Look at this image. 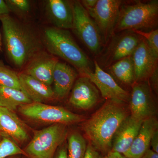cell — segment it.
Listing matches in <instances>:
<instances>
[{"instance_id":"1","label":"cell","mask_w":158,"mask_h":158,"mask_svg":"<svg viewBox=\"0 0 158 158\" xmlns=\"http://www.w3.org/2000/svg\"><path fill=\"white\" fill-rule=\"evenodd\" d=\"M122 104L107 100L83 124V129L89 143L104 155L111 151L115 133L129 116Z\"/></svg>"},{"instance_id":"2","label":"cell","mask_w":158,"mask_h":158,"mask_svg":"<svg viewBox=\"0 0 158 158\" xmlns=\"http://www.w3.org/2000/svg\"><path fill=\"white\" fill-rule=\"evenodd\" d=\"M0 21L9 59L15 67L24 68L42 52L39 39L29 28L9 14L1 15Z\"/></svg>"},{"instance_id":"3","label":"cell","mask_w":158,"mask_h":158,"mask_svg":"<svg viewBox=\"0 0 158 158\" xmlns=\"http://www.w3.org/2000/svg\"><path fill=\"white\" fill-rule=\"evenodd\" d=\"M44 41L50 54L64 59L81 74L92 71L90 59L68 30L55 27L47 28L44 31Z\"/></svg>"},{"instance_id":"4","label":"cell","mask_w":158,"mask_h":158,"mask_svg":"<svg viewBox=\"0 0 158 158\" xmlns=\"http://www.w3.org/2000/svg\"><path fill=\"white\" fill-rule=\"evenodd\" d=\"M158 1L138 2L121 7L114 31H141L158 24Z\"/></svg>"},{"instance_id":"5","label":"cell","mask_w":158,"mask_h":158,"mask_svg":"<svg viewBox=\"0 0 158 158\" xmlns=\"http://www.w3.org/2000/svg\"><path fill=\"white\" fill-rule=\"evenodd\" d=\"M68 136L67 125H51L34 131V136L23 150L27 158H53Z\"/></svg>"},{"instance_id":"6","label":"cell","mask_w":158,"mask_h":158,"mask_svg":"<svg viewBox=\"0 0 158 158\" xmlns=\"http://www.w3.org/2000/svg\"><path fill=\"white\" fill-rule=\"evenodd\" d=\"M18 110L24 117L40 124L68 125L78 123L84 119L83 116L62 107L44 103L32 102L21 106Z\"/></svg>"},{"instance_id":"7","label":"cell","mask_w":158,"mask_h":158,"mask_svg":"<svg viewBox=\"0 0 158 158\" xmlns=\"http://www.w3.org/2000/svg\"><path fill=\"white\" fill-rule=\"evenodd\" d=\"M72 6L73 21L72 30L92 54L97 55L101 50L103 40L97 26L81 2H73Z\"/></svg>"},{"instance_id":"8","label":"cell","mask_w":158,"mask_h":158,"mask_svg":"<svg viewBox=\"0 0 158 158\" xmlns=\"http://www.w3.org/2000/svg\"><path fill=\"white\" fill-rule=\"evenodd\" d=\"M121 1L98 0L93 10L88 12L96 24L103 40L106 41L114 32L121 7Z\"/></svg>"},{"instance_id":"9","label":"cell","mask_w":158,"mask_h":158,"mask_svg":"<svg viewBox=\"0 0 158 158\" xmlns=\"http://www.w3.org/2000/svg\"><path fill=\"white\" fill-rule=\"evenodd\" d=\"M94 72L88 71L82 76L88 77L99 90L102 97L107 100L123 103L128 100L127 91L115 81L110 74L104 71L94 61Z\"/></svg>"},{"instance_id":"10","label":"cell","mask_w":158,"mask_h":158,"mask_svg":"<svg viewBox=\"0 0 158 158\" xmlns=\"http://www.w3.org/2000/svg\"><path fill=\"white\" fill-rule=\"evenodd\" d=\"M132 87L130 100L131 116L144 121L154 117L156 110L151 90L146 82H136Z\"/></svg>"},{"instance_id":"11","label":"cell","mask_w":158,"mask_h":158,"mask_svg":"<svg viewBox=\"0 0 158 158\" xmlns=\"http://www.w3.org/2000/svg\"><path fill=\"white\" fill-rule=\"evenodd\" d=\"M0 137L6 138L19 145L29 140L27 125L14 111L0 107Z\"/></svg>"},{"instance_id":"12","label":"cell","mask_w":158,"mask_h":158,"mask_svg":"<svg viewBox=\"0 0 158 158\" xmlns=\"http://www.w3.org/2000/svg\"><path fill=\"white\" fill-rule=\"evenodd\" d=\"M99 99L98 89L88 77L82 76L77 79L72 89L69 102L79 110H89Z\"/></svg>"},{"instance_id":"13","label":"cell","mask_w":158,"mask_h":158,"mask_svg":"<svg viewBox=\"0 0 158 158\" xmlns=\"http://www.w3.org/2000/svg\"><path fill=\"white\" fill-rule=\"evenodd\" d=\"M135 82L145 81L158 68V57L142 38L132 56Z\"/></svg>"},{"instance_id":"14","label":"cell","mask_w":158,"mask_h":158,"mask_svg":"<svg viewBox=\"0 0 158 158\" xmlns=\"http://www.w3.org/2000/svg\"><path fill=\"white\" fill-rule=\"evenodd\" d=\"M59 61L57 57L41 52L27 64L23 72L51 86L54 69Z\"/></svg>"},{"instance_id":"15","label":"cell","mask_w":158,"mask_h":158,"mask_svg":"<svg viewBox=\"0 0 158 158\" xmlns=\"http://www.w3.org/2000/svg\"><path fill=\"white\" fill-rule=\"evenodd\" d=\"M143 122L131 115L128 116L119 126L114 135L111 151L124 155L132 144Z\"/></svg>"},{"instance_id":"16","label":"cell","mask_w":158,"mask_h":158,"mask_svg":"<svg viewBox=\"0 0 158 158\" xmlns=\"http://www.w3.org/2000/svg\"><path fill=\"white\" fill-rule=\"evenodd\" d=\"M47 15L55 27L72 29L73 13L72 3L65 0H48L46 2Z\"/></svg>"},{"instance_id":"17","label":"cell","mask_w":158,"mask_h":158,"mask_svg":"<svg viewBox=\"0 0 158 158\" xmlns=\"http://www.w3.org/2000/svg\"><path fill=\"white\" fill-rule=\"evenodd\" d=\"M158 129V121L154 116L144 120L132 144L123 156L127 158H142L149 149L152 138Z\"/></svg>"},{"instance_id":"18","label":"cell","mask_w":158,"mask_h":158,"mask_svg":"<svg viewBox=\"0 0 158 158\" xmlns=\"http://www.w3.org/2000/svg\"><path fill=\"white\" fill-rule=\"evenodd\" d=\"M75 69L65 62L59 61L52 77L53 90L55 97L63 98L68 95L77 77Z\"/></svg>"},{"instance_id":"19","label":"cell","mask_w":158,"mask_h":158,"mask_svg":"<svg viewBox=\"0 0 158 158\" xmlns=\"http://www.w3.org/2000/svg\"><path fill=\"white\" fill-rule=\"evenodd\" d=\"M21 90L31 101L44 103L55 97L52 88L28 75L21 72L18 73Z\"/></svg>"},{"instance_id":"20","label":"cell","mask_w":158,"mask_h":158,"mask_svg":"<svg viewBox=\"0 0 158 158\" xmlns=\"http://www.w3.org/2000/svg\"><path fill=\"white\" fill-rule=\"evenodd\" d=\"M140 36L130 31L118 37L110 48V57L111 62L132 56L141 39Z\"/></svg>"},{"instance_id":"21","label":"cell","mask_w":158,"mask_h":158,"mask_svg":"<svg viewBox=\"0 0 158 158\" xmlns=\"http://www.w3.org/2000/svg\"><path fill=\"white\" fill-rule=\"evenodd\" d=\"M32 102L22 90L0 86V107L15 111Z\"/></svg>"},{"instance_id":"22","label":"cell","mask_w":158,"mask_h":158,"mask_svg":"<svg viewBox=\"0 0 158 158\" xmlns=\"http://www.w3.org/2000/svg\"><path fill=\"white\" fill-rule=\"evenodd\" d=\"M110 71L120 81L126 85L135 82V70L132 56L123 58L111 66Z\"/></svg>"},{"instance_id":"23","label":"cell","mask_w":158,"mask_h":158,"mask_svg":"<svg viewBox=\"0 0 158 158\" xmlns=\"http://www.w3.org/2000/svg\"><path fill=\"white\" fill-rule=\"evenodd\" d=\"M67 157L84 158L87 151L86 140L81 134L73 132L67 136Z\"/></svg>"},{"instance_id":"24","label":"cell","mask_w":158,"mask_h":158,"mask_svg":"<svg viewBox=\"0 0 158 158\" xmlns=\"http://www.w3.org/2000/svg\"><path fill=\"white\" fill-rule=\"evenodd\" d=\"M0 86L21 90L18 73L1 62H0Z\"/></svg>"},{"instance_id":"25","label":"cell","mask_w":158,"mask_h":158,"mask_svg":"<svg viewBox=\"0 0 158 158\" xmlns=\"http://www.w3.org/2000/svg\"><path fill=\"white\" fill-rule=\"evenodd\" d=\"M19 155L27 157L23 150L18 144L8 138H2L0 141V158Z\"/></svg>"},{"instance_id":"26","label":"cell","mask_w":158,"mask_h":158,"mask_svg":"<svg viewBox=\"0 0 158 158\" xmlns=\"http://www.w3.org/2000/svg\"><path fill=\"white\" fill-rule=\"evenodd\" d=\"M5 2L10 12L18 15H26L31 10V2L28 0H6Z\"/></svg>"},{"instance_id":"27","label":"cell","mask_w":158,"mask_h":158,"mask_svg":"<svg viewBox=\"0 0 158 158\" xmlns=\"http://www.w3.org/2000/svg\"><path fill=\"white\" fill-rule=\"evenodd\" d=\"M133 32L144 38L153 52L158 57V29L152 30L149 32L143 31H134Z\"/></svg>"},{"instance_id":"28","label":"cell","mask_w":158,"mask_h":158,"mask_svg":"<svg viewBox=\"0 0 158 158\" xmlns=\"http://www.w3.org/2000/svg\"><path fill=\"white\" fill-rule=\"evenodd\" d=\"M53 158H68L67 144L64 142L57 149Z\"/></svg>"},{"instance_id":"29","label":"cell","mask_w":158,"mask_h":158,"mask_svg":"<svg viewBox=\"0 0 158 158\" xmlns=\"http://www.w3.org/2000/svg\"><path fill=\"white\" fill-rule=\"evenodd\" d=\"M99 156L98 152L97 151L90 143L88 144L84 158H99Z\"/></svg>"},{"instance_id":"30","label":"cell","mask_w":158,"mask_h":158,"mask_svg":"<svg viewBox=\"0 0 158 158\" xmlns=\"http://www.w3.org/2000/svg\"><path fill=\"white\" fill-rule=\"evenodd\" d=\"M97 2L98 0H83L81 3L87 12H89L94 9Z\"/></svg>"},{"instance_id":"31","label":"cell","mask_w":158,"mask_h":158,"mask_svg":"<svg viewBox=\"0 0 158 158\" xmlns=\"http://www.w3.org/2000/svg\"><path fill=\"white\" fill-rule=\"evenodd\" d=\"M150 146L152 147V150L158 153V130L156 131L152 136L150 142Z\"/></svg>"},{"instance_id":"32","label":"cell","mask_w":158,"mask_h":158,"mask_svg":"<svg viewBox=\"0 0 158 158\" xmlns=\"http://www.w3.org/2000/svg\"><path fill=\"white\" fill-rule=\"evenodd\" d=\"M158 68L156 69L155 71L153 73L152 75L151 76L150 78H151L152 84L154 89L156 91H157L158 86Z\"/></svg>"},{"instance_id":"33","label":"cell","mask_w":158,"mask_h":158,"mask_svg":"<svg viewBox=\"0 0 158 158\" xmlns=\"http://www.w3.org/2000/svg\"><path fill=\"white\" fill-rule=\"evenodd\" d=\"M99 158H127L123 155L118 152L110 151L102 156H99Z\"/></svg>"},{"instance_id":"34","label":"cell","mask_w":158,"mask_h":158,"mask_svg":"<svg viewBox=\"0 0 158 158\" xmlns=\"http://www.w3.org/2000/svg\"><path fill=\"white\" fill-rule=\"evenodd\" d=\"M10 12V10L5 1L0 0V16L9 14Z\"/></svg>"},{"instance_id":"35","label":"cell","mask_w":158,"mask_h":158,"mask_svg":"<svg viewBox=\"0 0 158 158\" xmlns=\"http://www.w3.org/2000/svg\"><path fill=\"white\" fill-rule=\"evenodd\" d=\"M142 158H158V153L151 149H148Z\"/></svg>"},{"instance_id":"36","label":"cell","mask_w":158,"mask_h":158,"mask_svg":"<svg viewBox=\"0 0 158 158\" xmlns=\"http://www.w3.org/2000/svg\"><path fill=\"white\" fill-rule=\"evenodd\" d=\"M7 158H19L17 156H14L10 157Z\"/></svg>"},{"instance_id":"37","label":"cell","mask_w":158,"mask_h":158,"mask_svg":"<svg viewBox=\"0 0 158 158\" xmlns=\"http://www.w3.org/2000/svg\"><path fill=\"white\" fill-rule=\"evenodd\" d=\"M1 45H2V43H1V35H0V49L1 48Z\"/></svg>"},{"instance_id":"38","label":"cell","mask_w":158,"mask_h":158,"mask_svg":"<svg viewBox=\"0 0 158 158\" xmlns=\"http://www.w3.org/2000/svg\"><path fill=\"white\" fill-rule=\"evenodd\" d=\"M1 139H2V138L0 137V141H1Z\"/></svg>"}]
</instances>
